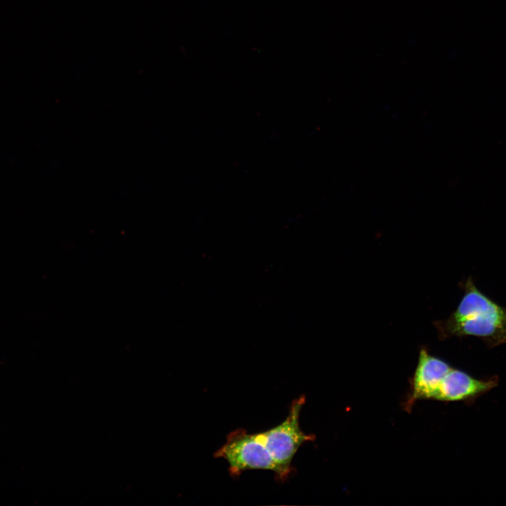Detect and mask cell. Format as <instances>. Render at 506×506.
Masks as SVG:
<instances>
[{
	"label": "cell",
	"instance_id": "277c9868",
	"mask_svg": "<svg viewBox=\"0 0 506 506\" xmlns=\"http://www.w3.org/2000/svg\"><path fill=\"white\" fill-rule=\"evenodd\" d=\"M498 382V376L478 379L451 367L441 380L434 400L472 403L497 387Z\"/></svg>",
	"mask_w": 506,
	"mask_h": 506
},
{
	"label": "cell",
	"instance_id": "5b68a950",
	"mask_svg": "<svg viewBox=\"0 0 506 506\" xmlns=\"http://www.w3.org/2000/svg\"><path fill=\"white\" fill-rule=\"evenodd\" d=\"M450 368L451 366L446 361L422 348L410 382V392L405 403L406 409L410 410L418 400H434L441 380Z\"/></svg>",
	"mask_w": 506,
	"mask_h": 506
},
{
	"label": "cell",
	"instance_id": "6da1fadb",
	"mask_svg": "<svg viewBox=\"0 0 506 506\" xmlns=\"http://www.w3.org/2000/svg\"><path fill=\"white\" fill-rule=\"evenodd\" d=\"M464 294L448 318L434 322L440 339L476 337L490 349L506 344V306L481 292L469 277L461 282Z\"/></svg>",
	"mask_w": 506,
	"mask_h": 506
},
{
	"label": "cell",
	"instance_id": "7a4b0ae2",
	"mask_svg": "<svg viewBox=\"0 0 506 506\" xmlns=\"http://www.w3.org/2000/svg\"><path fill=\"white\" fill-rule=\"evenodd\" d=\"M214 456L228 462V472L233 477H238L247 470L264 469L273 472L280 481L288 479L254 433H248L242 428L230 432L225 443Z\"/></svg>",
	"mask_w": 506,
	"mask_h": 506
},
{
	"label": "cell",
	"instance_id": "3957f363",
	"mask_svg": "<svg viewBox=\"0 0 506 506\" xmlns=\"http://www.w3.org/2000/svg\"><path fill=\"white\" fill-rule=\"evenodd\" d=\"M305 402V395L299 396L293 400L287 417L280 424L254 433L287 477L293 472L292 461L298 449L304 443L315 440L313 434H305L299 426V415Z\"/></svg>",
	"mask_w": 506,
	"mask_h": 506
}]
</instances>
